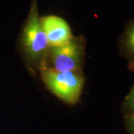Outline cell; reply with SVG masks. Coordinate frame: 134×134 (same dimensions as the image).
<instances>
[{
  "label": "cell",
  "mask_w": 134,
  "mask_h": 134,
  "mask_svg": "<svg viewBox=\"0 0 134 134\" xmlns=\"http://www.w3.org/2000/svg\"><path fill=\"white\" fill-rule=\"evenodd\" d=\"M40 70L43 82L58 98L70 104L78 101L84 85L81 70L60 72L44 65Z\"/></svg>",
  "instance_id": "7a4b0ae2"
},
{
  "label": "cell",
  "mask_w": 134,
  "mask_h": 134,
  "mask_svg": "<svg viewBox=\"0 0 134 134\" xmlns=\"http://www.w3.org/2000/svg\"><path fill=\"white\" fill-rule=\"evenodd\" d=\"M47 59L49 60L52 65L47 67L55 71L81 70L85 60V42L83 38L73 37L65 44L49 47Z\"/></svg>",
  "instance_id": "3957f363"
},
{
  "label": "cell",
  "mask_w": 134,
  "mask_h": 134,
  "mask_svg": "<svg viewBox=\"0 0 134 134\" xmlns=\"http://www.w3.org/2000/svg\"><path fill=\"white\" fill-rule=\"evenodd\" d=\"M120 53L128 62L129 67L134 71V19L127 24L119 42Z\"/></svg>",
  "instance_id": "5b68a950"
},
{
  "label": "cell",
  "mask_w": 134,
  "mask_h": 134,
  "mask_svg": "<svg viewBox=\"0 0 134 134\" xmlns=\"http://www.w3.org/2000/svg\"><path fill=\"white\" fill-rule=\"evenodd\" d=\"M41 24L50 47L62 46L73 37L68 23L63 18L49 15L41 18Z\"/></svg>",
  "instance_id": "277c9868"
},
{
  "label": "cell",
  "mask_w": 134,
  "mask_h": 134,
  "mask_svg": "<svg viewBox=\"0 0 134 134\" xmlns=\"http://www.w3.org/2000/svg\"><path fill=\"white\" fill-rule=\"evenodd\" d=\"M127 125L130 134H134V113L129 114L127 118Z\"/></svg>",
  "instance_id": "52a82bcc"
},
{
  "label": "cell",
  "mask_w": 134,
  "mask_h": 134,
  "mask_svg": "<svg viewBox=\"0 0 134 134\" xmlns=\"http://www.w3.org/2000/svg\"><path fill=\"white\" fill-rule=\"evenodd\" d=\"M124 108L130 114L134 113V85L125 99Z\"/></svg>",
  "instance_id": "8992f818"
},
{
  "label": "cell",
  "mask_w": 134,
  "mask_h": 134,
  "mask_svg": "<svg viewBox=\"0 0 134 134\" xmlns=\"http://www.w3.org/2000/svg\"><path fill=\"white\" fill-rule=\"evenodd\" d=\"M21 47L30 68L40 69L50 47L41 24L37 0H31L29 14L22 30Z\"/></svg>",
  "instance_id": "6da1fadb"
}]
</instances>
